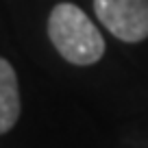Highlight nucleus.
<instances>
[{"mask_svg":"<svg viewBox=\"0 0 148 148\" xmlns=\"http://www.w3.org/2000/svg\"><path fill=\"white\" fill-rule=\"evenodd\" d=\"M48 37L68 63L92 65L105 55V39L98 26L72 2H61L50 11Z\"/></svg>","mask_w":148,"mask_h":148,"instance_id":"1","label":"nucleus"},{"mask_svg":"<svg viewBox=\"0 0 148 148\" xmlns=\"http://www.w3.org/2000/svg\"><path fill=\"white\" fill-rule=\"evenodd\" d=\"M94 13L120 42L137 44L148 37V0H94Z\"/></svg>","mask_w":148,"mask_h":148,"instance_id":"2","label":"nucleus"},{"mask_svg":"<svg viewBox=\"0 0 148 148\" xmlns=\"http://www.w3.org/2000/svg\"><path fill=\"white\" fill-rule=\"evenodd\" d=\"M20 89L13 65L0 57V135L9 133L20 118Z\"/></svg>","mask_w":148,"mask_h":148,"instance_id":"3","label":"nucleus"}]
</instances>
